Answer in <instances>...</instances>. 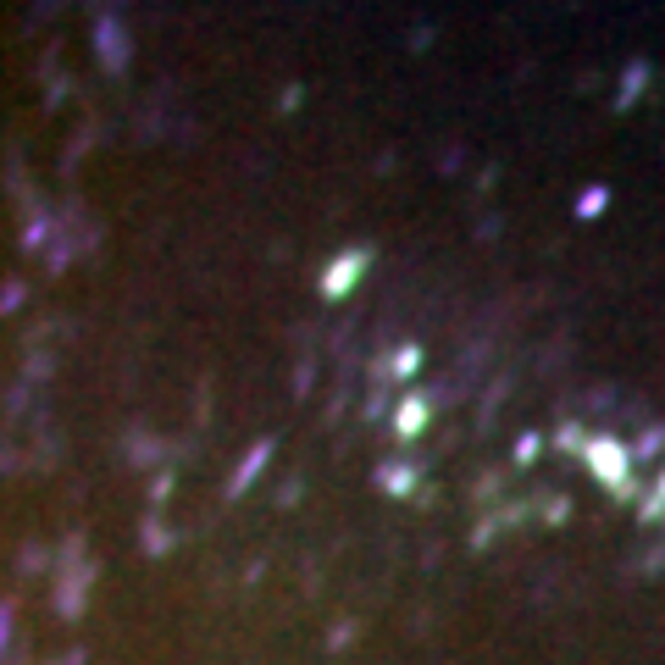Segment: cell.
Wrapping results in <instances>:
<instances>
[{"label": "cell", "instance_id": "12", "mask_svg": "<svg viewBox=\"0 0 665 665\" xmlns=\"http://www.w3.org/2000/svg\"><path fill=\"white\" fill-rule=\"evenodd\" d=\"M610 499H616V505H632V499H643V477L632 472L627 483H616V488H610Z\"/></svg>", "mask_w": 665, "mask_h": 665}, {"label": "cell", "instance_id": "6", "mask_svg": "<svg viewBox=\"0 0 665 665\" xmlns=\"http://www.w3.org/2000/svg\"><path fill=\"white\" fill-rule=\"evenodd\" d=\"M383 488L388 494H416V466H405V460L383 466Z\"/></svg>", "mask_w": 665, "mask_h": 665}, {"label": "cell", "instance_id": "4", "mask_svg": "<svg viewBox=\"0 0 665 665\" xmlns=\"http://www.w3.org/2000/svg\"><path fill=\"white\" fill-rule=\"evenodd\" d=\"M643 89H649V61H627L621 66V89H616V111H632Z\"/></svg>", "mask_w": 665, "mask_h": 665}, {"label": "cell", "instance_id": "7", "mask_svg": "<svg viewBox=\"0 0 665 665\" xmlns=\"http://www.w3.org/2000/svg\"><path fill=\"white\" fill-rule=\"evenodd\" d=\"M399 383H411L416 372H422V344H399V355H394V366H388Z\"/></svg>", "mask_w": 665, "mask_h": 665}, {"label": "cell", "instance_id": "14", "mask_svg": "<svg viewBox=\"0 0 665 665\" xmlns=\"http://www.w3.org/2000/svg\"><path fill=\"white\" fill-rule=\"evenodd\" d=\"M654 494H660V499H665V472H660V488H654Z\"/></svg>", "mask_w": 665, "mask_h": 665}, {"label": "cell", "instance_id": "13", "mask_svg": "<svg viewBox=\"0 0 665 665\" xmlns=\"http://www.w3.org/2000/svg\"><path fill=\"white\" fill-rule=\"evenodd\" d=\"M638 516H643L649 527H660V521H665V499H660V494H649V499L638 505Z\"/></svg>", "mask_w": 665, "mask_h": 665}, {"label": "cell", "instance_id": "5", "mask_svg": "<svg viewBox=\"0 0 665 665\" xmlns=\"http://www.w3.org/2000/svg\"><path fill=\"white\" fill-rule=\"evenodd\" d=\"M605 206H610V189H605V183H593V189H582V194H577V217H582V222L605 217Z\"/></svg>", "mask_w": 665, "mask_h": 665}, {"label": "cell", "instance_id": "10", "mask_svg": "<svg viewBox=\"0 0 665 665\" xmlns=\"http://www.w3.org/2000/svg\"><path fill=\"white\" fill-rule=\"evenodd\" d=\"M588 438H593V433H588V427H582V422H566V427H560V438H555V444H560V449H566V455H582V444H588Z\"/></svg>", "mask_w": 665, "mask_h": 665}, {"label": "cell", "instance_id": "11", "mask_svg": "<svg viewBox=\"0 0 665 665\" xmlns=\"http://www.w3.org/2000/svg\"><path fill=\"white\" fill-rule=\"evenodd\" d=\"M660 449H665V427H649V433L638 438V449H632V455H638V460H649V455H660Z\"/></svg>", "mask_w": 665, "mask_h": 665}, {"label": "cell", "instance_id": "2", "mask_svg": "<svg viewBox=\"0 0 665 665\" xmlns=\"http://www.w3.org/2000/svg\"><path fill=\"white\" fill-rule=\"evenodd\" d=\"M366 266H372V250H366V244L344 250V255H339V261H332L327 272H322V294H327V300H344V294H350V289L366 278Z\"/></svg>", "mask_w": 665, "mask_h": 665}, {"label": "cell", "instance_id": "8", "mask_svg": "<svg viewBox=\"0 0 665 665\" xmlns=\"http://www.w3.org/2000/svg\"><path fill=\"white\" fill-rule=\"evenodd\" d=\"M566 516H571V499H566V494H544V499H538V521L566 527Z\"/></svg>", "mask_w": 665, "mask_h": 665}, {"label": "cell", "instance_id": "1", "mask_svg": "<svg viewBox=\"0 0 665 665\" xmlns=\"http://www.w3.org/2000/svg\"><path fill=\"white\" fill-rule=\"evenodd\" d=\"M582 466H588V472L605 483V488H616V483L632 477V449H627L621 438H610V433H598V438L582 444Z\"/></svg>", "mask_w": 665, "mask_h": 665}, {"label": "cell", "instance_id": "3", "mask_svg": "<svg viewBox=\"0 0 665 665\" xmlns=\"http://www.w3.org/2000/svg\"><path fill=\"white\" fill-rule=\"evenodd\" d=\"M427 422H433V399H427V394L399 399V411H394V433H399V438H422Z\"/></svg>", "mask_w": 665, "mask_h": 665}, {"label": "cell", "instance_id": "9", "mask_svg": "<svg viewBox=\"0 0 665 665\" xmlns=\"http://www.w3.org/2000/svg\"><path fill=\"white\" fill-rule=\"evenodd\" d=\"M538 455H544V438H538V433H521V438H516V455H510V466H521V472H527V466L538 460Z\"/></svg>", "mask_w": 665, "mask_h": 665}]
</instances>
